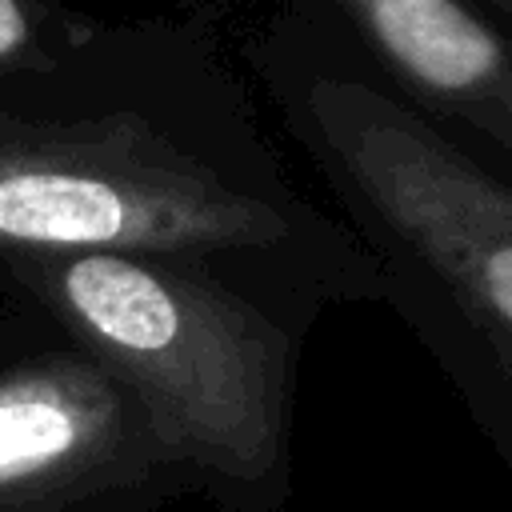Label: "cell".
<instances>
[{"label":"cell","instance_id":"6da1fadb","mask_svg":"<svg viewBox=\"0 0 512 512\" xmlns=\"http://www.w3.org/2000/svg\"><path fill=\"white\" fill-rule=\"evenodd\" d=\"M172 256L284 304H384L368 248L292 192L208 36L100 20L72 52L0 72V260Z\"/></svg>","mask_w":512,"mask_h":512},{"label":"cell","instance_id":"ba28073f","mask_svg":"<svg viewBox=\"0 0 512 512\" xmlns=\"http://www.w3.org/2000/svg\"><path fill=\"white\" fill-rule=\"evenodd\" d=\"M484 16H492L500 28H512V0H488L484 4Z\"/></svg>","mask_w":512,"mask_h":512},{"label":"cell","instance_id":"8992f818","mask_svg":"<svg viewBox=\"0 0 512 512\" xmlns=\"http://www.w3.org/2000/svg\"><path fill=\"white\" fill-rule=\"evenodd\" d=\"M420 344L440 360L456 392L464 396L476 428L492 440L512 476V348L480 340L456 324H424Z\"/></svg>","mask_w":512,"mask_h":512},{"label":"cell","instance_id":"277c9868","mask_svg":"<svg viewBox=\"0 0 512 512\" xmlns=\"http://www.w3.org/2000/svg\"><path fill=\"white\" fill-rule=\"evenodd\" d=\"M184 496L188 472L124 380L0 296V512H160Z\"/></svg>","mask_w":512,"mask_h":512},{"label":"cell","instance_id":"5b68a950","mask_svg":"<svg viewBox=\"0 0 512 512\" xmlns=\"http://www.w3.org/2000/svg\"><path fill=\"white\" fill-rule=\"evenodd\" d=\"M344 36L432 124H460L512 160V32L456 0H340Z\"/></svg>","mask_w":512,"mask_h":512},{"label":"cell","instance_id":"3957f363","mask_svg":"<svg viewBox=\"0 0 512 512\" xmlns=\"http://www.w3.org/2000/svg\"><path fill=\"white\" fill-rule=\"evenodd\" d=\"M276 100L408 328L512 348V180L404 104L368 64L284 56Z\"/></svg>","mask_w":512,"mask_h":512},{"label":"cell","instance_id":"7a4b0ae2","mask_svg":"<svg viewBox=\"0 0 512 512\" xmlns=\"http://www.w3.org/2000/svg\"><path fill=\"white\" fill-rule=\"evenodd\" d=\"M0 296L48 316L124 380L192 496L220 512L288 508L296 380L316 312L208 264L120 252L0 260Z\"/></svg>","mask_w":512,"mask_h":512},{"label":"cell","instance_id":"52a82bcc","mask_svg":"<svg viewBox=\"0 0 512 512\" xmlns=\"http://www.w3.org/2000/svg\"><path fill=\"white\" fill-rule=\"evenodd\" d=\"M96 16L44 0H0V72L40 68L96 32Z\"/></svg>","mask_w":512,"mask_h":512}]
</instances>
